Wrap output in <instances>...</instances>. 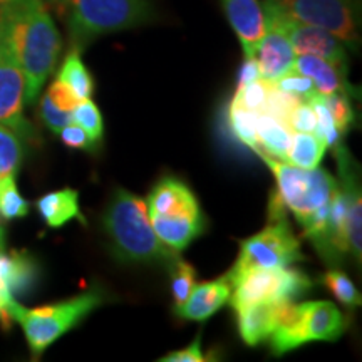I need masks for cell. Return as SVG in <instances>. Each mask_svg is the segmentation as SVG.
Returning <instances> with one entry per match:
<instances>
[{"label":"cell","instance_id":"obj_5","mask_svg":"<svg viewBox=\"0 0 362 362\" xmlns=\"http://www.w3.org/2000/svg\"><path fill=\"white\" fill-rule=\"evenodd\" d=\"M346 327V317L332 302H284L277 327L267 341L275 356H284L309 342L337 341Z\"/></svg>","mask_w":362,"mask_h":362},{"label":"cell","instance_id":"obj_3","mask_svg":"<svg viewBox=\"0 0 362 362\" xmlns=\"http://www.w3.org/2000/svg\"><path fill=\"white\" fill-rule=\"evenodd\" d=\"M66 8L71 47L78 51L99 37L144 25L155 17L148 0H69Z\"/></svg>","mask_w":362,"mask_h":362},{"label":"cell","instance_id":"obj_30","mask_svg":"<svg viewBox=\"0 0 362 362\" xmlns=\"http://www.w3.org/2000/svg\"><path fill=\"white\" fill-rule=\"evenodd\" d=\"M270 86H272L270 81H265V79H257L253 81V83L240 86V88H237V90H235L232 103L245 107L248 111L259 112V115L260 112H265Z\"/></svg>","mask_w":362,"mask_h":362},{"label":"cell","instance_id":"obj_26","mask_svg":"<svg viewBox=\"0 0 362 362\" xmlns=\"http://www.w3.org/2000/svg\"><path fill=\"white\" fill-rule=\"evenodd\" d=\"M257 117L259 112L248 111L238 104L230 103L228 124L240 143L257 151Z\"/></svg>","mask_w":362,"mask_h":362},{"label":"cell","instance_id":"obj_39","mask_svg":"<svg viewBox=\"0 0 362 362\" xmlns=\"http://www.w3.org/2000/svg\"><path fill=\"white\" fill-rule=\"evenodd\" d=\"M203 361H206V357L202 352L200 336H197V339H194L188 347H185V349L168 352V354L160 359V362H203Z\"/></svg>","mask_w":362,"mask_h":362},{"label":"cell","instance_id":"obj_8","mask_svg":"<svg viewBox=\"0 0 362 362\" xmlns=\"http://www.w3.org/2000/svg\"><path fill=\"white\" fill-rule=\"evenodd\" d=\"M293 21L320 27L342 40L346 47H361V0H274Z\"/></svg>","mask_w":362,"mask_h":362},{"label":"cell","instance_id":"obj_32","mask_svg":"<svg viewBox=\"0 0 362 362\" xmlns=\"http://www.w3.org/2000/svg\"><path fill=\"white\" fill-rule=\"evenodd\" d=\"M324 103L332 116L334 124L341 134L346 133L351 128L352 121H354V110H352L349 96L344 93H336L324 96Z\"/></svg>","mask_w":362,"mask_h":362},{"label":"cell","instance_id":"obj_31","mask_svg":"<svg viewBox=\"0 0 362 362\" xmlns=\"http://www.w3.org/2000/svg\"><path fill=\"white\" fill-rule=\"evenodd\" d=\"M168 270L171 275V296H173L175 305H180L187 300L197 284V270L180 257L168 267Z\"/></svg>","mask_w":362,"mask_h":362},{"label":"cell","instance_id":"obj_22","mask_svg":"<svg viewBox=\"0 0 362 362\" xmlns=\"http://www.w3.org/2000/svg\"><path fill=\"white\" fill-rule=\"evenodd\" d=\"M293 131L277 117L260 112L257 117V155L287 161Z\"/></svg>","mask_w":362,"mask_h":362},{"label":"cell","instance_id":"obj_19","mask_svg":"<svg viewBox=\"0 0 362 362\" xmlns=\"http://www.w3.org/2000/svg\"><path fill=\"white\" fill-rule=\"evenodd\" d=\"M293 71L304 74L314 83L317 94L329 96V94L344 93L347 96H354L356 90L347 83V67L339 66L336 62L325 61L315 56H297Z\"/></svg>","mask_w":362,"mask_h":362},{"label":"cell","instance_id":"obj_13","mask_svg":"<svg viewBox=\"0 0 362 362\" xmlns=\"http://www.w3.org/2000/svg\"><path fill=\"white\" fill-rule=\"evenodd\" d=\"M35 277L34 262L19 252H6V237H0V324L4 329L12 325L8 310L13 293L29 288Z\"/></svg>","mask_w":362,"mask_h":362},{"label":"cell","instance_id":"obj_38","mask_svg":"<svg viewBox=\"0 0 362 362\" xmlns=\"http://www.w3.org/2000/svg\"><path fill=\"white\" fill-rule=\"evenodd\" d=\"M45 94L51 98V101L56 104L57 107H61V110L69 111V112H72V110H74V107L81 103V99L59 79H56L51 86H49L47 93Z\"/></svg>","mask_w":362,"mask_h":362},{"label":"cell","instance_id":"obj_40","mask_svg":"<svg viewBox=\"0 0 362 362\" xmlns=\"http://www.w3.org/2000/svg\"><path fill=\"white\" fill-rule=\"evenodd\" d=\"M257 79H262L259 64H257V59L245 57V62H243L242 69H240V74H238L237 88H240V86H245L248 83H253V81Z\"/></svg>","mask_w":362,"mask_h":362},{"label":"cell","instance_id":"obj_11","mask_svg":"<svg viewBox=\"0 0 362 362\" xmlns=\"http://www.w3.org/2000/svg\"><path fill=\"white\" fill-rule=\"evenodd\" d=\"M24 74L11 45L0 35V124L16 129L25 141H37L34 126L22 115Z\"/></svg>","mask_w":362,"mask_h":362},{"label":"cell","instance_id":"obj_14","mask_svg":"<svg viewBox=\"0 0 362 362\" xmlns=\"http://www.w3.org/2000/svg\"><path fill=\"white\" fill-rule=\"evenodd\" d=\"M226 21L242 44L245 57L255 56L265 34V16L259 0H220Z\"/></svg>","mask_w":362,"mask_h":362},{"label":"cell","instance_id":"obj_20","mask_svg":"<svg viewBox=\"0 0 362 362\" xmlns=\"http://www.w3.org/2000/svg\"><path fill=\"white\" fill-rule=\"evenodd\" d=\"M158 238L175 252H183L205 230V216L149 214Z\"/></svg>","mask_w":362,"mask_h":362},{"label":"cell","instance_id":"obj_37","mask_svg":"<svg viewBox=\"0 0 362 362\" xmlns=\"http://www.w3.org/2000/svg\"><path fill=\"white\" fill-rule=\"evenodd\" d=\"M59 136H61V141L64 143L67 148L84 149V151H94V149L98 148V144L89 138L88 133L76 123L67 124L66 128L59 133Z\"/></svg>","mask_w":362,"mask_h":362},{"label":"cell","instance_id":"obj_10","mask_svg":"<svg viewBox=\"0 0 362 362\" xmlns=\"http://www.w3.org/2000/svg\"><path fill=\"white\" fill-rule=\"evenodd\" d=\"M262 8H264L265 22L277 25L287 35L297 56H315L336 62L339 66L349 67L347 47L336 35L320 29V27L293 21L274 0H265Z\"/></svg>","mask_w":362,"mask_h":362},{"label":"cell","instance_id":"obj_7","mask_svg":"<svg viewBox=\"0 0 362 362\" xmlns=\"http://www.w3.org/2000/svg\"><path fill=\"white\" fill-rule=\"evenodd\" d=\"M228 274V272H226ZM232 296L230 305L237 307L255 302H296L312 288V280L300 270L288 269H248L230 275Z\"/></svg>","mask_w":362,"mask_h":362},{"label":"cell","instance_id":"obj_27","mask_svg":"<svg viewBox=\"0 0 362 362\" xmlns=\"http://www.w3.org/2000/svg\"><path fill=\"white\" fill-rule=\"evenodd\" d=\"M29 203L19 193L16 185V175H6L0 181V215L11 221L22 218L29 214Z\"/></svg>","mask_w":362,"mask_h":362},{"label":"cell","instance_id":"obj_25","mask_svg":"<svg viewBox=\"0 0 362 362\" xmlns=\"http://www.w3.org/2000/svg\"><path fill=\"white\" fill-rule=\"evenodd\" d=\"M25 139L16 129L0 124V173L16 175L24 158Z\"/></svg>","mask_w":362,"mask_h":362},{"label":"cell","instance_id":"obj_1","mask_svg":"<svg viewBox=\"0 0 362 362\" xmlns=\"http://www.w3.org/2000/svg\"><path fill=\"white\" fill-rule=\"evenodd\" d=\"M0 35L24 74V104L33 106L57 66L61 34L42 0H7L0 7Z\"/></svg>","mask_w":362,"mask_h":362},{"label":"cell","instance_id":"obj_36","mask_svg":"<svg viewBox=\"0 0 362 362\" xmlns=\"http://www.w3.org/2000/svg\"><path fill=\"white\" fill-rule=\"evenodd\" d=\"M287 126L293 133H315L317 119L310 104L307 101L298 103L291 115H288Z\"/></svg>","mask_w":362,"mask_h":362},{"label":"cell","instance_id":"obj_33","mask_svg":"<svg viewBox=\"0 0 362 362\" xmlns=\"http://www.w3.org/2000/svg\"><path fill=\"white\" fill-rule=\"evenodd\" d=\"M298 103H304V101L296 98L293 94L287 93V90L279 89L277 86L272 84L270 86V93H269V99H267L265 115L277 117V119L284 121V123L287 124L288 115H291L292 110L297 106Z\"/></svg>","mask_w":362,"mask_h":362},{"label":"cell","instance_id":"obj_41","mask_svg":"<svg viewBox=\"0 0 362 362\" xmlns=\"http://www.w3.org/2000/svg\"><path fill=\"white\" fill-rule=\"evenodd\" d=\"M49 2L54 4V6L59 7V8H66L67 2H69V0H49Z\"/></svg>","mask_w":362,"mask_h":362},{"label":"cell","instance_id":"obj_28","mask_svg":"<svg viewBox=\"0 0 362 362\" xmlns=\"http://www.w3.org/2000/svg\"><path fill=\"white\" fill-rule=\"evenodd\" d=\"M322 284L327 287V291L336 297L337 302H341L347 309H356L361 305L362 298L361 292L357 291L352 280L347 277L341 270H329L322 275Z\"/></svg>","mask_w":362,"mask_h":362},{"label":"cell","instance_id":"obj_29","mask_svg":"<svg viewBox=\"0 0 362 362\" xmlns=\"http://www.w3.org/2000/svg\"><path fill=\"white\" fill-rule=\"evenodd\" d=\"M72 123L81 126L94 143H101L104 133L103 115L101 111H99V107L94 104V101H90V98L83 99V101L72 110Z\"/></svg>","mask_w":362,"mask_h":362},{"label":"cell","instance_id":"obj_6","mask_svg":"<svg viewBox=\"0 0 362 362\" xmlns=\"http://www.w3.org/2000/svg\"><path fill=\"white\" fill-rule=\"evenodd\" d=\"M277 180V194L304 228L317 211L329 205L337 188V180L322 168H298L291 163L259 155Z\"/></svg>","mask_w":362,"mask_h":362},{"label":"cell","instance_id":"obj_9","mask_svg":"<svg viewBox=\"0 0 362 362\" xmlns=\"http://www.w3.org/2000/svg\"><path fill=\"white\" fill-rule=\"evenodd\" d=\"M300 240L293 235L287 218L269 220V225L240 243L238 259L230 275L248 269H282L304 260Z\"/></svg>","mask_w":362,"mask_h":362},{"label":"cell","instance_id":"obj_43","mask_svg":"<svg viewBox=\"0 0 362 362\" xmlns=\"http://www.w3.org/2000/svg\"><path fill=\"white\" fill-rule=\"evenodd\" d=\"M2 178H4V175H2V173H0V181H2Z\"/></svg>","mask_w":362,"mask_h":362},{"label":"cell","instance_id":"obj_42","mask_svg":"<svg viewBox=\"0 0 362 362\" xmlns=\"http://www.w3.org/2000/svg\"><path fill=\"white\" fill-rule=\"evenodd\" d=\"M2 215H0V237H6V232H4V226H2Z\"/></svg>","mask_w":362,"mask_h":362},{"label":"cell","instance_id":"obj_34","mask_svg":"<svg viewBox=\"0 0 362 362\" xmlns=\"http://www.w3.org/2000/svg\"><path fill=\"white\" fill-rule=\"evenodd\" d=\"M39 116L40 119H42V123L45 124V128L51 129L54 134H59L67 124L72 123V112L57 107L56 104L51 101V98H49L47 94L40 99Z\"/></svg>","mask_w":362,"mask_h":362},{"label":"cell","instance_id":"obj_15","mask_svg":"<svg viewBox=\"0 0 362 362\" xmlns=\"http://www.w3.org/2000/svg\"><path fill=\"white\" fill-rule=\"evenodd\" d=\"M253 57L257 59L262 79L274 83L293 71L297 54L287 35L277 25L265 22V34Z\"/></svg>","mask_w":362,"mask_h":362},{"label":"cell","instance_id":"obj_18","mask_svg":"<svg viewBox=\"0 0 362 362\" xmlns=\"http://www.w3.org/2000/svg\"><path fill=\"white\" fill-rule=\"evenodd\" d=\"M284 302H255L233 309L237 312L238 334L247 346H259L272 336L279 324Z\"/></svg>","mask_w":362,"mask_h":362},{"label":"cell","instance_id":"obj_23","mask_svg":"<svg viewBox=\"0 0 362 362\" xmlns=\"http://www.w3.org/2000/svg\"><path fill=\"white\" fill-rule=\"evenodd\" d=\"M57 79L64 83L81 101L93 96L94 79L81 59V51L78 49L71 47V51L67 52L64 62L57 72Z\"/></svg>","mask_w":362,"mask_h":362},{"label":"cell","instance_id":"obj_35","mask_svg":"<svg viewBox=\"0 0 362 362\" xmlns=\"http://www.w3.org/2000/svg\"><path fill=\"white\" fill-rule=\"evenodd\" d=\"M272 84L277 86L279 89L287 90V93L293 94V96L302 99V101H309L314 94H317L314 83H312L307 76L298 74L297 71H291L288 74L282 76V78L274 81Z\"/></svg>","mask_w":362,"mask_h":362},{"label":"cell","instance_id":"obj_2","mask_svg":"<svg viewBox=\"0 0 362 362\" xmlns=\"http://www.w3.org/2000/svg\"><path fill=\"white\" fill-rule=\"evenodd\" d=\"M103 226L112 253L123 264L168 269L178 259V252L166 247L155 233L146 202L123 188H117L107 203Z\"/></svg>","mask_w":362,"mask_h":362},{"label":"cell","instance_id":"obj_21","mask_svg":"<svg viewBox=\"0 0 362 362\" xmlns=\"http://www.w3.org/2000/svg\"><path fill=\"white\" fill-rule=\"evenodd\" d=\"M37 211L51 228H61L67 221L79 218L84 221L79 210V193L72 188H62L57 192L45 193L37 203Z\"/></svg>","mask_w":362,"mask_h":362},{"label":"cell","instance_id":"obj_17","mask_svg":"<svg viewBox=\"0 0 362 362\" xmlns=\"http://www.w3.org/2000/svg\"><path fill=\"white\" fill-rule=\"evenodd\" d=\"M148 214L158 215H202L197 197L183 181L176 178H163L151 189L148 200Z\"/></svg>","mask_w":362,"mask_h":362},{"label":"cell","instance_id":"obj_12","mask_svg":"<svg viewBox=\"0 0 362 362\" xmlns=\"http://www.w3.org/2000/svg\"><path fill=\"white\" fill-rule=\"evenodd\" d=\"M336 158L339 166V175H341V189L346 198L347 206V245H349V253L354 257L357 264H361V221H362V197H361V181H359V170H357L356 161L352 160L351 153L347 151L342 143H339L336 148Z\"/></svg>","mask_w":362,"mask_h":362},{"label":"cell","instance_id":"obj_16","mask_svg":"<svg viewBox=\"0 0 362 362\" xmlns=\"http://www.w3.org/2000/svg\"><path fill=\"white\" fill-rule=\"evenodd\" d=\"M232 288L233 285L228 274L211 282L194 284L187 300L175 305V314L185 320H197V322L208 320L230 300Z\"/></svg>","mask_w":362,"mask_h":362},{"label":"cell","instance_id":"obj_44","mask_svg":"<svg viewBox=\"0 0 362 362\" xmlns=\"http://www.w3.org/2000/svg\"><path fill=\"white\" fill-rule=\"evenodd\" d=\"M4 2H7V0H0V4H4Z\"/></svg>","mask_w":362,"mask_h":362},{"label":"cell","instance_id":"obj_4","mask_svg":"<svg viewBox=\"0 0 362 362\" xmlns=\"http://www.w3.org/2000/svg\"><path fill=\"white\" fill-rule=\"evenodd\" d=\"M104 302H106V296L103 288L93 287L90 291L67 298V300L35 307V309H27L13 300L8 314H11L12 322L21 324L33 356L39 357L57 339L74 329L81 320L86 319Z\"/></svg>","mask_w":362,"mask_h":362},{"label":"cell","instance_id":"obj_24","mask_svg":"<svg viewBox=\"0 0 362 362\" xmlns=\"http://www.w3.org/2000/svg\"><path fill=\"white\" fill-rule=\"evenodd\" d=\"M327 144L315 133H292L287 161L298 168H317L325 155Z\"/></svg>","mask_w":362,"mask_h":362}]
</instances>
